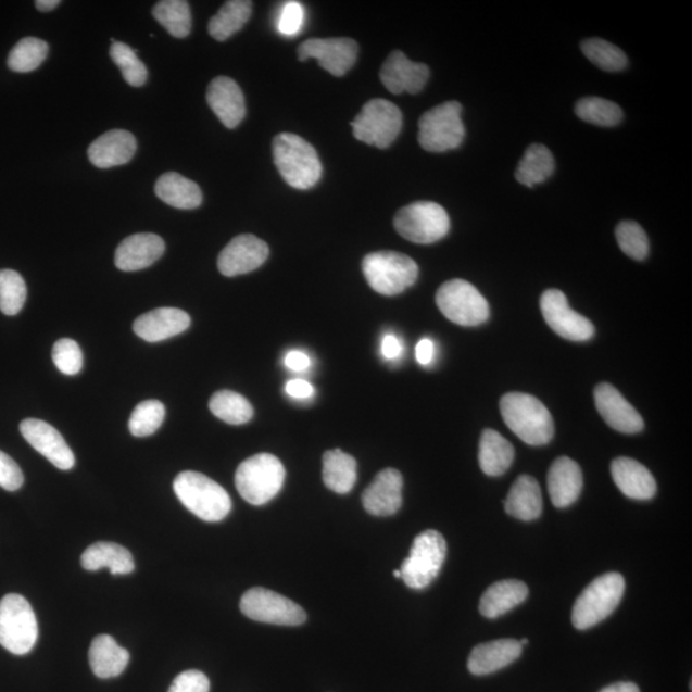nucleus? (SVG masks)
<instances>
[{"mask_svg": "<svg viewBox=\"0 0 692 692\" xmlns=\"http://www.w3.org/2000/svg\"><path fill=\"white\" fill-rule=\"evenodd\" d=\"M501 412L505 425L526 444L545 445L554 437L551 412L538 398L524 392H509L502 398Z\"/></svg>", "mask_w": 692, "mask_h": 692, "instance_id": "1", "label": "nucleus"}, {"mask_svg": "<svg viewBox=\"0 0 692 692\" xmlns=\"http://www.w3.org/2000/svg\"><path fill=\"white\" fill-rule=\"evenodd\" d=\"M278 173L291 188L306 190L315 187L323 176V164L316 149L295 134L277 135L273 144Z\"/></svg>", "mask_w": 692, "mask_h": 692, "instance_id": "2", "label": "nucleus"}, {"mask_svg": "<svg viewBox=\"0 0 692 692\" xmlns=\"http://www.w3.org/2000/svg\"><path fill=\"white\" fill-rule=\"evenodd\" d=\"M174 490L185 508L205 523H219L231 512L228 492L203 474L185 470L176 477Z\"/></svg>", "mask_w": 692, "mask_h": 692, "instance_id": "3", "label": "nucleus"}, {"mask_svg": "<svg viewBox=\"0 0 692 692\" xmlns=\"http://www.w3.org/2000/svg\"><path fill=\"white\" fill-rule=\"evenodd\" d=\"M287 470L273 454L262 453L242 462L235 475V485L246 502L263 505L273 501L284 487Z\"/></svg>", "mask_w": 692, "mask_h": 692, "instance_id": "4", "label": "nucleus"}, {"mask_svg": "<svg viewBox=\"0 0 692 692\" xmlns=\"http://www.w3.org/2000/svg\"><path fill=\"white\" fill-rule=\"evenodd\" d=\"M622 575L609 573L599 576L577 599L573 611V624L577 630H588L601 624L616 611L625 594Z\"/></svg>", "mask_w": 692, "mask_h": 692, "instance_id": "5", "label": "nucleus"}, {"mask_svg": "<svg viewBox=\"0 0 692 692\" xmlns=\"http://www.w3.org/2000/svg\"><path fill=\"white\" fill-rule=\"evenodd\" d=\"M363 275L378 294L394 297L416 284L419 269L411 256L397 252H375L362 262Z\"/></svg>", "mask_w": 692, "mask_h": 692, "instance_id": "6", "label": "nucleus"}, {"mask_svg": "<svg viewBox=\"0 0 692 692\" xmlns=\"http://www.w3.org/2000/svg\"><path fill=\"white\" fill-rule=\"evenodd\" d=\"M39 638L33 606L18 594L0 601V645L14 655L30 653Z\"/></svg>", "mask_w": 692, "mask_h": 692, "instance_id": "7", "label": "nucleus"}, {"mask_svg": "<svg viewBox=\"0 0 692 692\" xmlns=\"http://www.w3.org/2000/svg\"><path fill=\"white\" fill-rule=\"evenodd\" d=\"M418 142L427 152L444 153L458 148L465 139L462 105L442 103L426 112L418 124Z\"/></svg>", "mask_w": 692, "mask_h": 692, "instance_id": "8", "label": "nucleus"}, {"mask_svg": "<svg viewBox=\"0 0 692 692\" xmlns=\"http://www.w3.org/2000/svg\"><path fill=\"white\" fill-rule=\"evenodd\" d=\"M446 551V541L440 532H420L413 541L410 556L401 567L402 580L406 587L420 590L431 584L444 565Z\"/></svg>", "mask_w": 692, "mask_h": 692, "instance_id": "9", "label": "nucleus"}, {"mask_svg": "<svg viewBox=\"0 0 692 692\" xmlns=\"http://www.w3.org/2000/svg\"><path fill=\"white\" fill-rule=\"evenodd\" d=\"M394 226L398 234L408 241L432 244L446 237L451 230V219L440 204L416 202L398 211Z\"/></svg>", "mask_w": 692, "mask_h": 692, "instance_id": "10", "label": "nucleus"}, {"mask_svg": "<svg viewBox=\"0 0 692 692\" xmlns=\"http://www.w3.org/2000/svg\"><path fill=\"white\" fill-rule=\"evenodd\" d=\"M437 304L442 315L460 326H479L487 323L490 316L487 299L465 280L442 284L437 292Z\"/></svg>", "mask_w": 692, "mask_h": 692, "instance_id": "11", "label": "nucleus"}, {"mask_svg": "<svg viewBox=\"0 0 692 692\" xmlns=\"http://www.w3.org/2000/svg\"><path fill=\"white\" fill-rule=\"evenodd\" d=\"M356 140L380 149L389 148L403 127V114L394 103L373 99L352 123Z\"/></svg>", "mask_w": 692, "mask_h": 692, "instance_id": "12", "label": "nucleus"}, {"mask_svg": "<svg viewBox=\"0 0 692 692\" xmlns=\"http://www.w3.org/2000/svg\"><path fill=\"white\" fill-rule=\"evenodd\" d=\"M240 609L256 622L277 626H301L306 613L290 599L263 588L248 590L240 601Z\"/></svg>", "mask_w": 692, "mask_h": 692, "instance_id": "13", "label": "nucleus"}, {"mask_svg": "<svg viewBox=\"0 0 692 692\" xmlns=\"http://www.w3.org/2000/svg\"><path fill=\"white\" fill-rule=\"evenodd\" d=\"M542 317L559 337L570 341H587L594 337L595 327L587 317L570 310L561 290H546L540 301Z\"/></svg>", "mask_w": 692, "mask_h": 692, "instance_id": "14", "label": "nucleus"}, {"mask_svg": "<svg viewBox=\"0 0 692 692\" xmlns=\"http://www.w3.org/2000/svg\"><path fill=\"white\" fill-rule=\"evenodd\" d=\"M358 45L353 39H310L298 48L299 61L316 60L334 76H344L354 66Z\"/></svg>", "mask_w": 692, "mask_h": 692, "instance_id": "15", "label": "nucleus"}, {"mask_svg": "<svg viewBox=\"0 0 692 692\" xmlns=\"http://www.w3.org/2000/svg\"><path fill=\"white\" fill-rule=\"evenodd\" d=\"M269 255L265 241L251 234L232 239L218 256L219 273L226 277L247 275L259 269Z\"/></svg>", "mask_w": 692, "mask_h": 692, "instance_id": "16", "label": "nucleus"}, {"mask_svg": "<svg viewBox=\"0 0 692 692\" xmlns=\"http://www.w3.org/2000/svg\"><path fill=\"white\" fill-rule=\"evenodd\" d=\"M20 431L28 444L46 456L53 466L62 470L74 468L75 455L53 426L41 419L27 418L21 423Z\"/></svg>", "mask_w": 692, "mask_h": 692, "instance_id": "17", "label": "nucleus"}, {"mask_svg": "<svg viewBox=\"0 0 692 692\" xmlns=\"http://www.w3.org/2000/svg\"><path fill=\"white\" fill-rule=\"evenodd\" d=\"M430 70L424 63L412 62L401 51L392 52L382 64L381 81L392 95H418L425 88Z\"/></svg>", "mask_w": 692, "mask_h": 692, "instance_id": "18", "label": "nucleus"}, {"mask_svg": "<svg viewBox=\"0 0 692 692\" xmlns=\"http://www.w3.org/2000/svg\"><path fill=\"white\" fill-rule=\"evenodd\" d=\"M596 410L613 430L638 433L644 428L640 413L609 383H599L594 391Z\"/></svg>", "mask_w": 692, "mask_h": 692, "instance_id": "19", "label": "nucleus"}, {"mask_svg": "<svg viewBox=\"0 0 692 692\" xmlns=\"http://www.w3.org/2000/svg\"><path fill=\"white\" fill-rule=\"evenodd\" d=\"M403 477L399 470H381L363 492L362 503L369 515L389 517L402 508Z\"/></svg>", "mask_w": 692, "mask_h": 692, "instance_id": "20", "label": "nucleus"}, {"mask_svg": "<svg viewBox=\"0 0 692 692\" xmlns=\"http://www.w3.org/2000/svg\"><path fill=\"white\" fill-rule=\"evenodd\" d=\"M166 244L159 235L135 234L126 238L117 248L114 263L124 273H135L154 265L161 259Z\"/></svg>", "mask_w": 692, "mask_h": 692, "instance_id": "21", "label": "nucleus"}, {"mask_svg": "<svg viewBox=\"0 0 692 692\" xmlns=\"http://www.w3.org/2000/svg\"><path fill=\"white\" fill-rule=\"evenodd\" d=\"M206 102L227 128L238 127L246 117L244 95L230 77L214 78L206 90Z\"/></svg>", "mask_w": 692, "mask_h": 692, "instance_id": "22", "label": "nucleus"}, {"mask_svg": "<svg viewBox=\"0 0 692 692\" xmlns=\"http://www.w3.org/2000/svg\"><path fill=\"white\" fill-rule=\"evenodd\" d=\"M137 149L138 142L134 135L117 128L92 141L88 155L96 167L106 169L130 162Z\"/></svg>", "mask_w": 692, "mask_h": 692, "instance_id": "23", "label": "nucleus"}, {"mask_svg": "<svg viewBox=\"0 0 692 692\" xmlns=\"http://www.w3.org/2000/svg\"><path fill=\"white\" fill-rule=\"evenodd\" d=\"M190 324L187 312L178 309H159L137 318L134 323V332L148 342H159L187 331Z\"/></svg>", "mask_w": 692, "mask_h": 692, "instance_id": "24", "label": "nucleus"}, {"mask_svg": "<svg viewBox=\"0 0 692 692\" xmlns=\"http://www.w3.org/2000/svg\"><path fill=\"white\" fill-rule=\"evenodd\" d=\"M583 487L581 468L568 456L556 460L548 474V490L556 508H567L579 499Z\"/></svg>", "mask_w": 692, "mask_h": 692, "instance_id": "25", "label": "nucleus"}, {"mask_svg": "<svg viewBox=\"0 0 692 692\" xmlns=\"http://www.w3.org/2000/svg\"><path fill=\"white\" fill-rule=\"evenodd\" d=\"M523 654V645L513 639H502L477 645L468 658L469 672L487 676L498 672L517 660Z\"/></svg>", "mask_w": 692, "mask_h": 692, "instance_id": "26", "label": "nucleus"}, {"mask_svg": "<svg viewBox=\"0 0 692 692\" xmlns=\"http://www.w3.org/2000/svg\"><path fill=\"white\" fill-rule=\"evenodd\" d=\"M612 477L626 496L637 501H649L655 495L656 482L645 466L638 461L620 456L612 462Z\"/></svg>", "mask_w": 692, "mask_h": 692, "instance_id": "27", "label": "nucleus"}, {"mask_svg": "<svg viewBox=\"0 0 692 692\" xmlns=\"http://www.w3.org/2000/svg\"><path fill=\"white\" fill-rule=\"evenodd\" d=\"M89 662L92 672L99 679H113L124 672L130 662V654L110 634H99L91 642Z\"/></svg>", "mask_w": 692, "mask_h": 692, "instance_id": "28", "label": "nucleus"}, {"mask_svg": "<svg viewBox=\"0 0 692 692\" xmlns=\"http://www.w3.org/2000/svg\"><path fill=\"white\" fill-rule=\"evenodd\" d=\"M155 196L177 210H196L203 203L199 185L177 173L162 175L155 183Z\"/></svg>", "mask_w": 692, "mask_h": 692, "instance_id": "29", "label": "nucleus"}, {"mask_svg": "<svg viewBox=\"0 0 692 692\" xmlns=\"http://www.w3.org/2000/svg\"><path fill=\"white\" fill-rule=\"evenodd\" d=\"M81 566L91 573L110 568L111 574L116 576L131 574L135 569V562L126 548L114 544V542L99 541L83 553Z\"/></svg>", "mask_w": 692, "mask_h": 692, "instance_id": "30", "label": "nucleus"}, {"mask_svg": "<svg viewBox=\"0 0 692 692\" xmlns=\"http://www.w3.org/2000/svg\"><path fill=\"white\" fill-rule=\"evenodd\" d=\"M505 512L519 520L538 519L542 513L540 485L531 476H519L505 499Z\"/></svg>", "mask_w": 692, "mask_h": 692, "instance_id": "31", "label": "nucleus"}, {"mask_svg": "<svg viewBox=\"0 0 692 692\" xmlns=\"http://www.w3.org/2000/svg\"><path fill=\"white\" fill-rule=\"evenodd\" d=\"M527 596L529 588L523 581L504 580L492 583L481 597V615L487 618L501 617L524 603Z\"/></svg>", "mask_w": 692, "mask_h": 692, "instance_id": "32", "label": "nucleus"}, {"mask_svg": "<svg viewBox=\"0 0 692 692\" xmlns=\"http://www.w3.org/2000/svg\"><path fill=\"white\" fill-rule=\"evenodd\" d=\"M480 467L485 475L502 476L515 461V448L495 430H485L480 440Z\"/></svg>", "mask_w": 692, "mask_h": 692, "instance_id": "33", "label": "nucleus"}, {"mask_svg": "<svg viewBox=\"0 0 692 692\" xmlns=\"http://www.w3.org/2000/svg\"><path fill=\"white\" fill-rule=\"evenodd\" d=\"M324 482L338 494H348L356 482V461L340 449L324 454Z\"/></svg>", "mask_w": 692, "mask_h": 692, "instance_id": "34", "label": "nucleus"}, {"mask_svg": "<svg viewBox=\"0 0 692 692\" xmlns=\"http://www.w3.org/2000/svg\"><path fill=\"white\" fill-rule=\"evenodd\" d=\"M253 12L249 0H230L210 21L209 33L213 39L225 41L246 26Z\"/></svg>", "mask_w": 692, "mask_h": 692, "instance_id": "35", "label": "nucleus"}, {"mask_svg": "<svg viewBox=\"0 0 692 692\" xmlns=\"http://www.w3.org/2000/svg\"><path fill=\"white\" fill-rule=\"evenodd\" d=\"M554 156L544 146L533 144L527 149L524 159L520 160L516 178L527 188L544 183L554 173Z\"/></svg>", "mask_w": 692, "mask_h": 692, "instance_id": "36", "label": "nucleus"}, {"mask_svg": "<svg viewBox=\"0 0 692 692\" xmlns=\"http://www.w3.org/2000/svg\"><path fill=\"white\" fill-rule=\"evenodd\" d=\"M210 410L214 416L234 426L248 424L254 415L248 399L230 390L216 392L211 398Z\"/></svg>", "mask_w": 692, "mask_h": 692, "instance_id": "37", "label": "nucleus"}, {"mask_svg": "<svg viewBox=\"0 0 692 692\" xmlns=\"http://www.w3.org/2000/svg\"><path fill=\"white\" fill-rule=\"evenodd\" d=\"M152 13L174 38L184 39L191 33L190 5L185 0H162L154 5Z\"/></svg>", "mask_w": 692, "mask_h": 692, "instance_id": "38", "label": "nucleus"}, {"mask_svg": "<svg viewBox=\"0 0 692 692\" xmlns=\"http://www.w3.org/2000/svg\"><path fill=\"white\" fill-rule=\"evenodd\" d=\"M49 46L38 38H25L13 47L9 55V67L14 73H32L41 66L47 60Z\"/></svg>", "mask_w": 692, "mask_h": 692, "instance_id": "39", "label": "nucleus"}, {"mask_svg": "<svg viewBox=\"0 0 692 692\" xmlns=\"http://www.w3.org/2000/svg\"><path fill=\"white\" fill-rule=\"evenodd\" d=\"M576 114L584 123L603 127L617 126L624 118L618 104L597 97L583 98L577 102Z\"/></svg>", "mask_w": 692, "mask_h": 692, "instance_id": "40", "label": "nucleus"}, {"mask_svg": "<svg viewBox=\"0 0 692 692\" xmlns=\"http://www.w3.org/2000/svg\"><path fill=\"white\" fill-rule=\"evenodd\" d=\"M137 53L138 51L121 41L112 42L110 48L112 61L123 73L125 81L134 88L142 87L148 80V70Z\"/></svg>", "mask_w": 692, "mask_h": 692, "instance_id": "41", "label": "nucleus"}, {"mask_svg": "<svg viewBox=\"0 0 692 692\" xmlns=\"http://www.w3.org/2000/svg\"><path fill=\"white\" fill-rule=\"evenodd\" d=\"M582 53L588 60L606 73H618L627 66V56L612 42L603 39H588L582 42Z\"/></svg>", "mask_w": 692, "mask_h": 692, "instance_id": "42", "label": "nucleus"}, {"mask_svg": "<svg viewBox=\"0 0 692 692\" xmlns=\"http://www.w3.org/2000/svg\"><path fill=\"white\" fill-rule=\"evenodd\" d=\"M27 298L26 282L16 270H0V311L5 316H16L24 309Z\"/></svg>", "mask_w": 692, "mask_h": 692, "instance_id": "43", "label": "nucleus"}, {"mask_svg": "<svg viewBox=\"0 0 692 692\" xmlns=\"http://www.w3.org/2000/svg\"><path fill=\"white\" fill-rule=\"evenodd\" d=\"M166 416V408L160 401H146L137 406L128 420V430L135 438L151 437L160 430Z\"/></svg>", "mask_w": 692, "mask_h": 692, "instance_id": "44", "label": "nucleus"}, {"mask_svg": "<svg viewBox=\"0 0 692 692\" xmlns=\"http://www.w3.org/2000/svg\"><path fill=\"white\" fill-rule=\"evenodd\" d=\"M618 246L630 259L642 261L649 254V240L644 228L632 221H624L617 226Z\"/></svg>", "mask_w": 692, "mask_h": 692, "instance_id": "45", "label": "nucleus"}, {"mask_svg": "<svg viewBox=\"0 0 692 692\" xmlns=\"http://www.w3.org/2000/svg\"><path fill=\"white\" fill-rule=\"evenodd\" d=\"M53 362L63 375L74 376L80 373L84 358L80 347L71 339H61L53 347Z\"/></svg>", "mask_w": 692, "mask_h": 692, "instance_id": "46", "label": "nucleus"}, {"mask_svg": "<svg viewBox=\"0 0 692 692\" xmlns=\"http://www.w3.org/2000/svg\"><path fill=\"white\" fill-rule=\"evenodd\" d=\"M211 683L201 670H185L174 680L168 692H210Z\"/></svg>", "mask_w": 692, "mask_h": 692, "instance_id": "47", "label": "nucleus"}, {"mask_svg": "<svg viewBox=\"0 0 692 692\" xmlns=\"http://www.w3.org/2000/svg\"><path fill=\"white\" fill-rule=\"evenodd\" d=\"M304 24V9L301 3L288 2L282 7L280 18H278V32L287 37H292L301 32Z\"/></svg>", "mask_w": 692, "mask_h": 692, "instance_id": "48", "label": "nucleus"}, {"mask_svg": "<svg viewBox=\"0 0 692 692\" xmlns=\"http://www.w3.org/2000/svg\"><path fill=\"white\" fill-rule=\"evenodd\" d=\"M24 474L10 455L0 452V488L16 491L24 485Z\"/></svg>", "mask_w": 692, "mask_h": 692, "instance_id": "49", "label": "nucleus"}, {"mask_svg": "<svg viewBox=\"0 0 692 692\" xmlns=\"http://www.w3.org/2000/svg\"><path fill=\"white\" fill-rule=\"evenodd\" d=\"M285 390H287L290 397L297 399H309L315 394V389L305 380H291L287 383Z\"/></svg>", "mask_w": 692, "mask_h": 692, "instance_id": "50", "label": "nucleus"}, {"mask_svg": "<svg viewBox=\"0 0 692 692\" xmlns=\"http://www.w3.org/2000/svg\"><path fill=\"white\" fill-rule=\"evenodd\" d=\"M435 347L431 339H423L416 348V358L419 365L428 366L433 360Z\"/></svg>", "mask_w": 692, "mask_h": 692, "instance_id": "51", "label": "nucleus"}, {"mask_svg": "<svg viewBox=\"0 0 692 692\" xmlns=\"http://www.w3.org/2000/svg\"><path fill=\"white\" fill-rule=\"evenodd\" d=\"M381 352L387 360H397L402 354L401 341L394 335H387L382 340Z\"/></svg>", "mask_w": 692, "mask_h": 692, "instance_id": "52", "label": "nucleus"}, {"mask_svg": "<svg viewBox=\"0 0 692 692\" xmlns=\"http://www.w3.org/2000/svg\"><path fill=\"white\" fill-rule=\"evenodd\" d=\"M285 365L292 370H297V373H302L311 366V361L309 355L303 352H290L285 358Z\"/></svg>", "mask_w": 692, "mask_h": 692, "instance_id": "53", "label": "nucleus"}, {"mask_svg": "<svg viewBox=\"0 0 692 692\" xmlns=\"http://www.w3.org/2000/svg\"><path fill=\"white\" fill-rule=\"evenodd\" d=\"M601 692H640V689L638 688V684L632 682H617L603 689Z\"/></svg>", "mask_w": 692, "mask_h": 692, "instance_id": "54", "label": "nucleus"}, {"mask_svg": "<svg viewBox=\"0 0 692 692\" xmlns=\"http://www.w3.org/2000/svg\"><path fill=\"white\" fill-rule=\"evenodd\" d=\"M60 4V0H38V2H35V5H37V9L41 12H51Z\"/></svg>", "mask_w": 692, "mask_h": 692, "instance_id": "55", "label": "nucleus"}, {"mask_svg": "<svg viewBox=\"0 0 692 692\" xmlns=\"http://www.w3.org/2000/svg\"><path fill=\"white\" fill-rule=\"evenodd\" d=\"M392 574H394V577H397V579H402L401 569H395Z\"/></svg>", "mask_w": 692, "mask_h": 692, "instance_id": "56", "label": "nucleus"}, {"mask_svg": "<svg viewBox=\"0 0 692 692\" xmlns=\"http://www.w3.org/2000/svg\"><path fill=\"white\" fill-rule=\"evenodd\" d=\"M519 642H520V645H523V646L526 645V644H529V640H527V639H523Z\"/></svg>", "mask_w": 692, "mask_h": 692, "instance_id": "57", "label": "nucleus"}]
</instances>
